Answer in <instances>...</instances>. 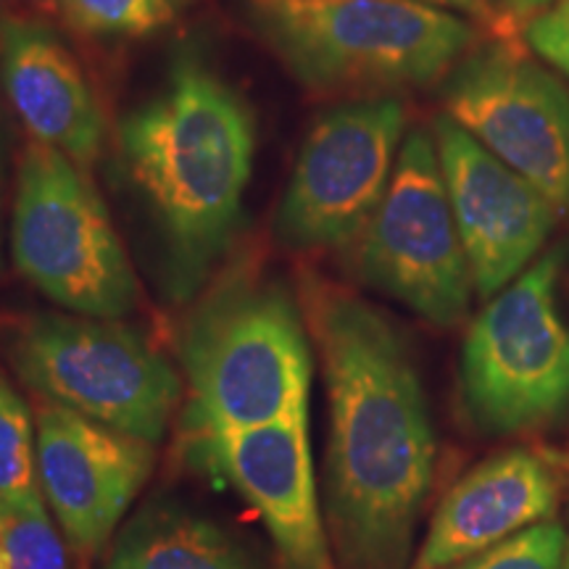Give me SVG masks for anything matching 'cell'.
I'll return each mask as SVG.
<instances>
[{
    "label": "cell",
    "instance_id": "5",
    "mask_svg": "<svg viewBox=\"0 0 569 569\" xmlns=\"http://www.w3.org/2000/svg\"><path fill=\"white\" fill-rule=\"evenodd\" d=\"M3 348L32 393L153 446L180 403L169 359L119 319L32 315L11 327Z\"/></svg>",
    "mask_w": 569,
    "mask_h": 569
},
{
    "label": "cell",
    "instance_id": "20",
    "mask_svg": "<svg viewBox=\"0 0 569 569\" xmlns=\"http://www.w3.org/2000/svg\"><path fill=\"white\" fill-rule=\"evenodd\" d=\"M567 551V522L549 519L532 525L490 549L446 569H561Z\"/></svg>",
    "mask_w": 569,
    "mask_h": 569
},
{
    "label": "cell",
    "instance_id": "22",
    "mask_svg": "<svg viewBox=\"0 0 569 569\" xmlns=\"http://www.w3.org/2000/svg\"><path fill=\"white\" fill-rule=\"evenodd\" d=\"M417 3L459 13V17L478 24L480 30H486L493 40L517 42V19L498 0H417Z\"/></svg>",
    "mask_w": 569,
    "mask_h": 569
},
{
    "label": "cell",
    "instance_id": "13",
    "mask_svg": "<svg viewBox=\"0 0 569 569\" xmlns=\"http://www.w3.org/2000/svg\"><path fill=\"white\" fill-rule=\"evenodd\" d=\"M206 459L264 519L284 569H338L319 503L309 415L201 438Z\"/></svg>",
    "mask_w": 569,
    "mask_h": 569
},
{
    "label": "cell",
    "instance_id": "6",
    "mask_svg": "<svg viewBox=\"0 0 569 569\" xmlns=\"http://www.w3.org/2000/svg\"><path fill=\"white\" fill-rule=\"evenodd\" d=\"M565 248L538 256L488 298L461 346V396L488 436H528L569 411V325L559 306Z\"/></svg>",
    "mask_w": 569,
    "mask_h": 569
},
{
    "label": "cell",
    "instance_id": "16",
    "mask_svg": "<svg viewBox=\"0 0 569 569\" xmlns=\"http://www.w3.org/2000/svg\"><path fill=\"white\" fill-rule=\"evenodd\" d=\"M103 569H259L251 551L209 517L153 501L113 538Z\"/></svg>",
    "mask_w": 569,
    "mask_h": 569
},
{
    "label": "cell",
    "instance_id": "21",
    "mask_svg": "<svg viewBox=\"0 0 569 569\" xmlns=\"http://www.w3.org/2000/svg\"><path fill=\"white\" fill-rule=\"evenodd\" d=\"M522 38L532 53L569 77V0H559L536 17L525 19Z\"/></svg>",
    "mask_w": 569,
    "mask_h": 569
},
{
    "label": "cell",
    "instance_id": "19",
    "mask_svg": "<svg viewBox=\"0 0 569 569\" xmlns=\"http://www.w3.org/2000/svg\"><path fill=\"white\" fill-rule=\"evenodd\" d=\"M0 553L6 569H67V549L46 498L0 501Z\"/></svg>",
    "mask_w": 569,
    "mask_h": 569
},
{
    "label": "cell",
    "instance_id": "14",
    "mask_svg": "<svg viewBox=\"0 0 569 569\" xmlns=\"http://www.w3.org/2000/svg\"><path fill=\"white\" fill-rule=\"evenodd\" d=\"M561 478L543 453L507 448L482 459L440 498L411 569H446L532 525L557 519Z\"/></svg>",
    "mask_w": 569,
    "mask_h": 569
},
{
    "label": "cell",
    "instance_id": "25",
    "mask_svg": "<svg viewBox=\"0 0 569 569\" xmlns=\"http://www.w3.org/2000/svg\"><path fill=\"white\" fill-rule=\"evenodd\" d=\"M0 153H3V127H0Z\"/></svg>",
    "mask_w": 569,
    "mask_h": 569
},
{
    "label": "cell",
    "instance_id": "18",
    "mask_svg": "<svg viewBox=\"0 0 569 569\" xmlns=\"http://www.w3.org/2000/svg\"><path fill=\"white\" fill-rule=\"evenodd\" d=\"M42 498L38 480V427L6 375L0 372V501Z\"/></svg>",
    "mask_w": 569,
    "mask_h": 569
},
{
    "label": "cell",
    "instance_id": "15",
    "mask_svg": "<svg viewBox=\"0 0 569 569\" xmlns=\"http://www.w3.org/2000/svg\"><path fill=\"white\" fill-rule=\"evenodd\" d=\"M0 80L32 138L90 167L103 148L101 103L88 77L56 32L24 19L0 30Z\"/></svg>",
    "mask_w": 569,
    "mask_h": 569
},
{
    "label": "cell",
    "instance_id": "11",
    "mask_svg": "<svg viewBox=\"0 0 569 569\" xmlns=\"http://www.w3.org/2000/svg\"><path fill=\"white\" fill-rule=\"evenodd\" d=\"M432 140L475 293L488 301L536 261L561 213L446 113L432 124Z\"/></svg>",
    "mask_w": 569,
    "mask_h": 569
},
{
    "label": "cell",
    "instance_id": "4",
    "mask_svg": "<svg viewBox=\"0 0 569 569\" xmlns=\"http://www.w3.org/2000/svg\"><path fill=\"white\" fill-rule=\"evenodd\" d=\"M180 361L198 436L309 415L315 343L277 277L232 272L182 327Z\"/></svg>",
    "mask_w": 569,
    "mask_h": 569
},
{
    "label": "cell",
    "instance_id": "10",
    "mask_svg": "<svg viewBox=\"0 0 569 569\" xmlns=\"http://www.w3.org/2000/svg\"><path fill=\"white\" fill-rule=\"evenodd\" d=\"M443 113L569 211V90L522 40L475 46L443 80Z\"/></svg>",
    "mask_w": 569,
    "mask_h": 569
},
{
    "label": "cell",
    "instance_id": "17",
    "mask_svg": "<svg viewBox=\"0 0 569 569\" xmlns=\"http://www.w3.org/2000/svg\"><path fill=\"white\" fill-rule=\"evenodd\" d=\"M74 30L92 38L140 40L172 27L193 0H53Z\"/></svg>",
    "mask_w": 569,
    "mask_h": 569
},
{
    "label": "cell",
    "instance_id": "3",
    "mask_svg": "<svg viewBox=\"0 0 569 569\" xmlns=\"http://www.w3.org/2000/svg\"><path fill=\"white\" fill-rule=\"evenodd\" d=\"M248 21L298 84L375 98L451 74L480 27L417 0H246Z\"/></svg>",
    "mask_w": 569,
    "mask_h": 569
},
{
    "label": "cell",
    "instance_id": "23",
    "mask_svg": "<svg viewBox=\"0 0 569 569\" xmlns=\"http://www.w3.org/2000/svg\"><path fill=\"white\" fill-rule=\"evenodd\" d=\"M498 3H501L517 21H525L536 17V13H540L543 9H549V6L559 3V0H498Z\"/></svg>",
    "mask_w": 569,
    "mask_h": 569
},
{
    "label": "cell",
    "instance_id": "7",
    "mask_svg": "<svg viewBox=\"0 0 569 569\" xmlns=\"http://www.w3.org/2000/svg\"><path fill=\"white\" fill-rule=\"evenodd\" d=\"M13 264L71 315L122 319L138 282L103 198L82 167L46 142L24 148L11 219Z\"/></svg>",
    "mask_w": 569,
    "mask_h": 569
},
{
    "label": "cell",
    "instance_id": "1",
    "mask_svg": "<svg viewBox=\"0 0 569 569\" xmlns=\"http://www.w3.org/2000/svg\"><path fill=\"white\" fill-rule=\"evenodd\" d=\"M330 436L325 519L338 569H411L438 440L422 375L393 319L322 277L303 280Z\"/></svg>",
    "mask_w": 569,
    "mask_h": 569
},
{
    "label": "cell",
    "instance_id": "8",
    "mask_svg": "<svg viewBox=\"0 0 569 569\" xmlns=\"http://www.w3.org/2000/svg\"><path fill=\"white\" fill-rule=\"evenodd\" d=\"M353 272L367 288L436 327L469 315L475 280L448 201L432 132L403 138L393 180L351 246Z\"/></svg>",
    "mask_w": 569,
    "mask_h": 569
},
{
    "label": "cell",
    "instance_id": "24",
    "mask_svg": "<svg viewBox=\"0 0 569 569\" xmlns=\"http://www.w3.org/2000/svg\"><path fill=\"white\" fill-rule=\"evenodd\" d=\"M561 569H569V519H567V551H565V565Z\"/></svg>",
    "mask_w": 569,
    "mask_h": 569
},
{
    "label": "cell",
    "instance_id": "9",
    "mask_svg": "<svg viewBox=\"0 0 569 569\" xmlns=\"http://www.w3.org/2000/svg\"><path fill=\"white\" fill-rule=\"evenodd\" d=\"M407 138V106L396 96L351 98L311 124L277 209L284 248H351L390 180Z\"/></svg>",
    "mask_w": 569,
    "mask_h": 569
},
{
    "label": "cell",
    "instance_id": "12",
    "mask_svg": "<svg viewBox=\"0 0 569 569\" xmlns=\"http://www.w3.org/2000/svg\"><path fill=\"white\" fill-rule=\"evenodd\" d=\"M38 480L69 549L96 557L156 467V446L74 411L40 403Z\"/></svg>",
    "mask_w": 569,
    "mask_h": 569
},
{
    "label": "cell",
    "instance_id": "2",
    "mask_svg": "<svg viewBox=\"0 0 569 569\" xmlns=\"http://www.w3.org/2000/svg\"><path fill=\"white\" fill-rule=\"evenodd\" d=\"M119 151L167 248L172 293L190 298L243 217L256 159L251 106L203 56L180 51L161 88L124 117Z\"/></svg>",
    "mask_w": 569,
    "mask_h": 569
}]
</instances>
